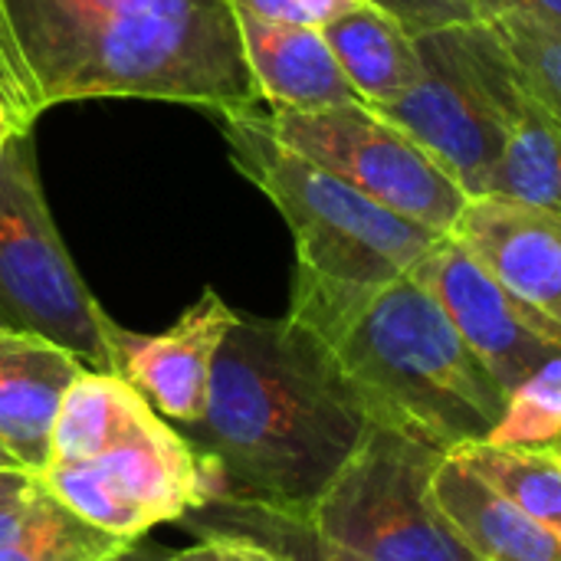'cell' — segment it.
<instances>
[{
  "label": "cell",
  "instance_id": "30bf717a",
  "mask_svg": "<svg viewBox=\"0 0 561 561\" xmlns=\"http://www.w3.org/2000/svg\"><path fill=\"white\" fill-rule=\"evenodd\" d=\"M503 391L561 355V322L506 293L447 233L408 270Z\"/></svg>",
  "mask_w": 561,
  "mask_h": 561
},
{
  "label": "cell",
  "instance_id": "6da1fadb",
  "mask_svg": "<svg viewBox=\"0 0 561 561\" xmlns=\"http://www.w3.org/2000/svg\"><path fill=\"white\" fill-rule=\"evenodd\" d=\"M220 473V496L302 519L371 421L322 339L293 319L233 316L207 408L178 427Z\"/></svg>",
  "mask_w": 561,
  "mask_h": 561
},
{
  "label": "cell",
  "instance_id": "4fadbf2b",
  "mask_svg": "<svg viewBox=\"0 0 561 561\" xmlns=\"http://www.w3.org/2000/svg\"><path fill=\"white\" fill-rule=\"evenodd\" d=\"M427 500L477 561H561V533L526 516L454 454L434 463Z\"/></svg>",
  "mask_w": 561,
  "mask_h": 561
},
{
  "label": "cell",
  "instance_id": "d4e9b609",
  "mask_svg": "<svg viewBox=\"0 0 561 561\" xmlns=\"http://www.w3.org/2000/svg\"><path fill=\"white\" fill-rule=\"evenodd\" d=\"M477 20H493L503 10H536L542 16L561 20V0H467Z\"/></svg>",
  "mask_w": 561,
  "mask_h": 561
},
{
  "label": "cell",
  "instance_id": "603a6c76",
  "mask_svg": "<svg viewBox=\"0 0 561 561\" xmlns=\"http://www.w3.org/2000/svg\"><path fill=\"white\" fill-rule=\"evenodd\" d=\"M378 10L391 13L408 33H431L450 23H467L477 20L473 7L467 0H368Z\"/></svg>",
  "mask_w": 561,
  "mask_h": 561
},
{
  "label": "cell",
  "instance_id": "d6a6232c",
  "mask_svg": "<svg viewBox=\"0 0 561 561\" xmlns=\"http://www.w3.org/2000/svg\"><path fill=\"white\" fill-rule=\"evenodd\" d=\"M0 467H16V463H13V457H10L3 447H0Z\"/></svg>",
  "mask_w": 561,
  "mask_h": 561
},
{
  "label": "cell",
  "instance_id": "ba28073f",
  "mask_svg": "<svg viewBox=\"0 0 561 561\" xmlns=\"http://www.w3.org/2000/svg\"><path fill=\"white\" fill-rule=\"evenodd\" d=\"M437 460L440 450L371 427L299 523L352 561H477L427 500Z\"/></svg>",
  "mask_w": 561,
  "mask_h": 561
},
{
  "label": "cell",
  "instance_id": "5bb4252c",
  "mask_svg": "<svg viewBox=\"0 0 561 561\" xmlns=\"http://www.w3.org/2000/svg\"><path fill=\"white\" fill-rule=\"evenodd\" d=\"M233 13L253 89L260 99L273 102V108L319 112L358 105V95L342 76L322 30L266 23L243 10Z\"/></svg>",
  "mask_w": 561,
  "mask_h": 561
},
{
  "label": "cell",
  "instance_id": "277c9868",
  "mask_svg": "<svg viewBox=\"0 0 561 561\" xmlns=\"http://www.w3.org/2000/svg\"><path fill=\"white\" fill-rule=\"evenodd\" d=\"M36 480L82 523L125 542L220 496L217 467L125 378L92 368L66 388Z\"/></svg>",
  "mask_w": 561,
  "mask_h": 561
},
{
  "label": "cell",
  "instance_id": "8fae6325",
  "mask_svg": "<svg viewBox=\"0 0 561 561\" xmlns=\"http://www.w3.org/2000/svg\"><path fill=\"white\" fill-rule=\"evenodd\" d=\"M233 316L237 312L220 299V293L204 289L201 299L158 335H138L108 322L115 375L125 378L168 424H197L207 408L214 358L233 325Z\"/></svg>",
  "mask_w": 561,
  "mask_h": 561
},
{
  "label": "cell",
  "instance_id": "484cf974",
  "mask_svg": "<svg viewBox=\"0 0 561 561\" xmlns=\"http://www.w3.org/2000/svg\"><path fill=\"white\" fill-rule=\"evenodd\" d=\"M168 561H237V546L230 536L214 533L210 539H204L201 546H191L184 552H171Z\"/></svg>",
  "mask_w": 561,
  "mask_h": 561
},
{
  "label": "cell",
  "instance_id": "d6986e66",
  "mask_svg": "<svg viewBox=\"0 0 561 561\" xmlns=\"http://www.w3.org/2000/svg\"><path fill=\"white\" fill-rule=\"evenodd\" d=\"M118 546L125 539L82 523L53 493L36 486L33 510L16 539L0 549V561H102Z\"/></svg>",
  "mask_w": 561,
  "mask_h": 561
},
{
  "label": "cell",
  "instance_id": "8992f818",
  "mask_svg": "<svg viewBox=\"0 0 561 561\" xmlns=\"http://www.w3.org/2000/svg\"><path fill=\"white\" fill-rule=\"evenodd\" d=\"M414 46L417 79L368 108L424 148L467 197L486 194L506 131L536 99L486 20L417 33Z\"/></svg>",
  "mask_w": 561,
  "mask_h": 561
},
{
  "label": "cell",
  "instance_id": "7a4b0ae2",
  "mask_svg": "<svg viewBox=\"0 0 561 561\" xmlns=\"http://www.w3.org/2000/svg\"><path fill=\"white\" fill-rule=\"evenodd\" d=\"M33 112L154 99L210 115L260 102L230 0H0Z\"/></svg>",
  "mask_w": 561,
  "mask_h": 561
},
{
  "label": "cell",
  "instance_id": "7402d4cb",
  "mask_svg": "<svg viewBox=\"0 0 561 561\" xmlns=\"http://www.w3.org/2000/svg\"><path fill=\"white\" fill-rule=\"evenodd\" d=\"M368 3V0H230L233 10H243L256 20L266 23H283V26H309L322 30L352 7Z\"/></svg>",
  "mask_w": 561,
  "mask_h": 561
},
{
  "label": "cell",
  "instance_id": "4dcf8cb0",
  "mask_svg": "<svg viewBox=\"0 0 561 561\" xmlns=\"http://www.w3.org/2000/svg\"><path fill=\"white\" fill-rule=\"evenodd\" d=\"M224 536H230V533H224ZM230 539L237 546V561H293L286 559L283 552L263 546V542H253V539H243V536H230Z\"/></svg>",
  "mask_w": 561,
  "mask_h": 561
},
{
  "label": "cell",
  "instance_id": "ac0fdd59",
  "mask_svg": "<svg viewBox=\"0 0 561 561\" xmlns=\"http://www.w3.org/2000/svg\"><path fill=\"white\" fill-rule=\"evenodd\" d=\"M454 454L496 493L526 516L561 533V450L559 447H496L486 440L460 444Z\"/></svg>",
  "mask_w": 561,
  "mask_h": 561
},
{
  "label": "cell",
  "instance_id": "7c38bea8",
  "mask_svg": "<svg viewBox=\"0 0 561 561\" xmlns=\"http://www.w3.org/2000/svg\"><path fill=\"white\" fill-rule=\"evenodd\" d=\"M447 237L506 293L561 322V214L500 194L467 197Z\"/></svg>",
  "mask_w": 561,
  "mask_h": 561
},
{
  "label": "cell",
  "instance_id": "ffe728a7",
  "mask_svg": "<svg viewBox=\"0 0 561 561\" xmlns=\"http://www.w3.org/2000/svg\"><path fill=\"white\" fill-rule=\"evenodd\" d=\"M486 23L496 30L526 92L561 115V20L536 10H503Z\"/></svg>",
  "mask_w": 561,
  "mask_h": 561
},
{
  "label": "cell",
  "instance_id": "83f0119b",
  "mask_svg": "<svg viewBox=\"0 0 561 561\" xmlns=\"http://www.w3.org/2000/svg\"><path fill=\"white\" fill-rule=\"evenodd\" d=\"M36 486H39V480H36ZM36 486H33L23 500H16V503H10V506L0 510V549H3L7 542H13L16 533L23 529V523H26V516H30V510H33V493H36Z\"/></svg>",
  "mask_w": 561,
  "mask_h": 561
},
{
  "label": "cell",
  "instance_id": "44dd1931",
  "mask_svg": "<svg viewBox=\"0 0 561 561\" xmlns=\"http://www.w3.org/2000/svg\"><path fill=\"white\" fill-rule=\"evenodd\" d=\"M559 434L561 355L549 358L506 391L503 414L483 440L496 447H559Z\"/></svg>",
  "mask_w": 561,
  "mask_h": 561
},
{
  "label": "cell",
  "instance_id": "5b68a950",
  "mask_svg": "<svg viewBox=\"0 0 561 561\" xmlns=\"http://www.w3.org/2000/svg\"><path fill=\"white\" fill-rule=\"evenodd\" d=\"M325 345L371 427L447 454L483 440L503 414L506 391L411 276L375 293Z\"/></svg>",
  "mask_w": 561,
  "mask_h": 561
},
{
  "label": "cell",
  "instance_id": "4316f807",
  "mask_svg": "<svg viewBox=\"0 0 561 561\" xmlns=\"http://www.w3.org/2000/svg\"><path fill=\"white\" fill-rule=\"evenodd\" d=\"M289 519V516H286ZM293 526H296V533H299V539L309 546V552H299V549H276V552H283L286 559L293 561H352L345 552H339V549H332V546H325V542H319L299 519H293Z\"/></svg>",
  "mask_w": 561,
  "mask_h": 561
},
{
  "label": "cell",
  "instance_id": "3957f363",
  "mask_svg": "<svg viewBox=\"0 0 561 561\" xmlns=\"http://www.w3.org/2000/svg\"><path fill=\"white\" fill-rule=\"evenodd\" d=\"M217 122L233 168L270 197L293 230L296 270L286 319L316 339L329 342L444 237L293 154L253 122L250 108L220 112Z\"/></svg>",
  "mask_w": 561,
  "mask_h": 561
},
{
  "label": "cell",
  "instance_id": "f546056e",
  "mask_svg": "<svg viewBox=\"0 0 561 561\" xmlns=\"http://www.w3.org/2000/svg\"><path fill=\"white\" fill-rule=\"evenodd\" d=\"M168 556H171V549H164V546L141 536V539H131V542L118 546L108 559L102 561H168Z\"/></svg>",
  "mask_w": 561,
  "mask_h": 561
},
{
  "label": "cell",
  "instance_id": "9a60e30c",
  "mask_svg": "<svg viewBox=\"0 0 561 561\" xmlns=\"http://www.w3.org/2000/svg\"><path fill=\"white\" fill-rule=\"evenodd\" d=\"M82 365L33 335L0 332V447L33 477L49 460L59 401Z\"/></svg>",
  "mask_w": 561,
  "mask_h": 561
},
{
  "label": "cell",
  "instance_id": "e0dca14e",
  "mask_svg": "<svg viewBox=\"0 0 561 561\" xmlns=\"http://www.w3.org/2000/svg\"><path fill=\"white\" fill-rule=\"evenodd\" d=\"M486 194L561 210V115L529 102L506 131Z\"/></svg>",
  "mask_w": 561,
  "mask_h": 561
},
{
  "label": "cell",
  "instance_id": "1f68e13d",
  "mask_svg": "<svg viewBox=\"0 0 561 561\" xmlns=\"http://www.w3.org/2000/svg\"><path fill=\"white\" fill-rule=\"evenodd\" d=\"M13 135H26V131H20V128L13 125L10 108H7V105H3V99H0V151H3V145H7Z\"/></svg>",
  "mask_w": 561,
  "mask_h": 561
},
{
  "label": "cell",
  "instance_id": "52a82bcc",
  "mask_svg": "<svg viewBox=\"0 0 561 561\" xmlns=\"http://www.w3.org/2000/svg\"><path fill=\"white\" fill-rule=\"evenodd\" d=\"M108 322L53 224L33 135H13L0 151V332L43 339L82 368L115 375Z\"/></svg>",
  "mask_w": 561,
  "mask_h": 561
},
{
  "label": "cell",
  "instance_id": "2e32d148",
  "mask_svg": "<svg viewBox=\"0 0 561 561\" xmlns=\"http://www.w3.org/2000/svg\"><path fill=\"white\" fill-rule=\"evenodd\" d=\"M322 36L362 105H378L398 95L421 72L414 33L375 3L352 7L322 26Z\"/></svg>",
  "mask_w": 561,
  "mask_h": 561
},
{
  "label": "cell",
  "instance_id": "9c48e42d",
  "mask_svg": "<svg viewBox=\"0 0 561 561\" xmlns=\"http://www.w3.org/2000/svg\"><path fill=\"white\" fill-rule=\"evenodd\" d=\"M250 115L293 154L437 233H447L467 204L463 187L424 148L362 102L319 112L250 108Z\"/></svg>",
  "mask_w": 561,
  "mask_h": 561
},
{
  "label": "cell",
  "instance_id": "cb8c5ba5",
  "mask_svg": "<svg viewBox=\"0 0 561 561\" xmlns=\"http://www.w3.org/2000/svg\"><path fill=\"white\" fill-rule=\"evenodd\" d=\"M0 99L3 105L10 108V118L20 131H33V122H36V112L30 105V95H26V85L16 72V62L0 36Z\"/></svg>",
  "mask_w": 561,
  "mask_h": 561
},
{
  "label": "cell",
  "instance_id": "f1b7e54d",
  "mask_svg": "<svg viewBox=\"0 0 561 561\" xmlns=\"http://www.w3.org/2000/svg\"><path fill=\"white\" fill-rule=\"evenodd\" d=\"M36 486V477L23 467H0V510L23 500Z\"/></svg>",
  "mask_w": 561,
  "mask_h": 561
}]
</instances>
